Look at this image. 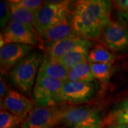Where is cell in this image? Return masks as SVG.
Listing matches in <instances>:
<instances>
[{"instance_id":"d6986e66","label":"cell","mask_w":128,"mask_h":128,"mask_svg":"<svg viewBox=\"0 0 128 128\" xmlns=\"http://www.w3.org/2000/svg\"><path fill=\"white\" fill-rule=\"evenodd\" d=\"M114 56L102 44H97L89 51L88 61L90 64H113Z\"/></svg>"},{"instance_id":"7402d4cb","label":"cell","mask_w":128,"mask_h":128,"mask_svg":"<svg viewBox=\"0 0 128 128\" xmlns=\"http://www.w3.org/2000/svg\"><path fill=\"white\" fill-rule=\"evenodd\" d=\"M9 2L17 7L26 9L34 13H36L45 3L41 0H12Z\"/></svg>"},{"instance_id":"7c38bea8","label":"cell","mask_w":128,"mask_h":128,"mask_svg":"<svg viewBox=\"0 0 128 128\" xmlns=\"http://www.w3.org/2000/svg\"><path fill=\"white\" fill-rule=\"evenodd\" d=\"M92 44L90 40L75 35L60 41L46 44L45 46V56L50 58H58L66 55L79 46Z\"/></svg>"},{"instance_id":"4316f807","label":"cell","mask_w":128,"mask_h":128,"mask_svg":"<svg viewBox=\"0 0 128 128\" xmlns=\"http://www.w3.org/2000/svg\"></svg>"},{"instance_id":"ba28073f","label":"cell","mask_w":128,"mask_h":128,"mask_svg":"<svg viewBox=\"0 0 128 128\" xmlns=\"http://www.w3.org/2000/svg\"><path fill=\"white\" fill-rule=\"evenodd\" d=\"M100 37L102 44L112 52L128 50V26L120 20L110 19Z\"/></svg>"},{"instance_id":"7a4b0ae2","label":"cell","mask_w":128,"mask_h":128,"mask_svg":"<svg viewBox=\"0 0 128 128\" xmlns=\"http://www.w3.org/2000/svg\"><path fill=\"white\" fill-rule=\"evenodd\" d=\"M43 60L41 54L32 52L9 71V80L18 91L25 96L32 97L38 70Z\"/></svg>"},{"instance_id":"e0dca14e","label":"cell","mask_w":128,"mask_h":128,"mask_svg":"<svg viewBox=\"0 0 128 128\" xmlns=\"http://www.w3.org/2000/svg\"><path fill=\"white\" fill-rule=\"evenodd\" d=\"M67 80L84 82H95L96 79L92 73L90 64L86 61L69 69Z\"/></svg>"},{"instance_id":"d4e9b609","label":"cell","mask_w":128,"mask_h":128,"mask_svg":"<svg viewBox=\"0 0 128 128\" xmlns=\"http://www.w3.org/2000/svg\"><path fill=\"white\" fill-rule=\"evenodd\" d=\"M10 90L9 89V86L6 82V75L1 73V78H0V100L1 102L3 101L5 96L7 95V93Z\"/></svg>"},{"instance_id":"4fadbf2b","label":"cell","mask_w":128,"mask_h":128,"mask_svg":"<svg viewBox=\"0 0 128 128\" xmlns=\"http://www.w3.org/2000/svg\"><path fill=\"white\" fill-rule=\"evenodd\" d=\"M77 35L74 31L72 25V21L68 16L62 19L58 23L39 36L40 39L46 44L60 41L65 38Z\"/></svg>"},{"instance_id":"44dd1931","label":"cell","mask_w":128,"mask_h":128,"mask_svg":"<svg viewBox=\"0 0 128 128\" xmlns=\"http://www.w3.org/2000/svg\"><path fill=\"white\" fill-rule=\"evenodd\" d=\"M24 119L10 113L6 110L0 112V128H19Z\"/></svg>"},{"instance_id":"30bf717a","label":"cell","mask_w":128,"mask_h":128,"mask_svg":"<svg viewBox=\"0 0 128 128\" xmlns=\"http://www.w3.org/2000/svg\"><path fill=\"white\" fill-rule=\"evenodd\" d=\"M34 47L20 44H8L0 49V68L1 73L6 75L28 56Z\"/></svg>"},{"instance_id":"cb8c5ba5","label":"cell","mask_w":128,"mask_h":128,"mask_svg":"<svg viewBox=\"0 0 128 128\" xmlns=\"http://www.w3.org/2000/svg\"><path fill=\"white\" fill-rule=\"evenodd\" d=\"M0 12H1V28L4 29L11 21L10 14V4L9 1L0 2Z\"/></svg>"},{"instance_id":"8992f818","label":"cell","mask_w":128,"mask_h":128,"mask_svg":"<svg viewBox=\"0 0 128 128\" xmlns=\"http://www.w3.org/2000/svg\"><path fill=\"white\" fill-rule=\"evenodd\" d=\"M66 106L35 107L21 125V128H54L63 123Z\"/></svg>"},{"instance_id":"9c48e42d","label":"cell","mask_w":128,"mask_h":128,"mask_svg":"<svg viewBox=\"0 0 128 128\" xmlns=\"http://www.w3.org/2000/svg\"><path fill=\"white\" fill-rule=\"evenodd\" d=\"M64 81L38 75L32 93V100L36 107L48 106L60 91Z\"/></svg>"},{"instance_id":"603a6c76","label":"cell","mask_w":128,"mask_h":128,"mask_svg":"<svg viewBox=\"0 0 128 128\" xmlns=\"http://www.w3.org/2000/svg\"><path fill=\"white\" fill-rule=\"evenodd\" d=\"M117 12L120 21L128 26V0H118L112 2Z\"/></svg>"},{"instance_id":"2e32d148","label":"cell","mask_w":128,"mask_h":128,"mask_svg":"<svg viewBox=\"0 0 128 128\" xmlns=\"http://www.w3.org/2000/svg\"><path fill=\"white\" fill-rule=\"evenodd\" d=\"M103 124L105 128L114 124H128V98L114 105L104 118Z\"/></svg>"},{"instance_id":"277c9868","label":"cell","mask_w":128,"mask_h":128,"mask_svg":"<svg viewBox=\"0 0 128 128\" xmlns=\"http://www.w3.org/2000/svg\"><path fill=\"white\" fill-rule=\"evenodd\" d=\"M70 1L47 2L36 13L35 29L38 36L70 15Z\"/></svg>"},{"instance_id":"6da1fadb","label":"cell","mask_w":128,"mask_h":128,"mask_svg":"<svg viewBox=\"0 0 128 128\" xmlns=\"http://www.w3.org/2000/svg\"><path fill=\"white\" fill-rule=\"evenodd\" d=\"M112 4L106 0L78 1L71 18L76 34L88 40L100 36L110 22Z\"/></svg>"},{"instance_id":"ffe728a7","label":"cell","mask_w":128,"mask_h":128,"mask_svg":"<svg viewBox=\"0 0 128 128\" xmlns=\"http://www.w3.org/2000/svg\"><path fill=\"white\" fill-rule=\"evenodd\" d=\"M92 73L96 80L105 88L110 82L112 71V64H90Z\"/></svg>"},{"instance_id":"52a82bcc","label":"cell","mask_w":128,"mask_h":128,"mask_svg":"<svg viewBox=\"0 0 128 128\" xmlns=\"http://www.w3.org/2000/svg\"><path fill=\"white\" fill-rule=\"evenodd\" d=\"M1 47L8 44H20L33 47L43 44L36 32L22 24L10 21L0 35Z\"/></svg>"},{"instance_id":"484cf974","label":"cell","mask_w":128,"mask_h":128,"mask_svg":"<svg viewBox=\"0 0 128 128\" xmlns=\"http://www.w3.org/2000/svg\"><path fill=\"white\" fill-rule=\"evenodd\" d=\"M107 128H128V124H114L109 126Z\"/></svg>"},{"instance_id":"9a60e30c","label":"cell","mask_w":128,"mask_h":128,"mask_svg":"<svg viewBox=\"0 0 128 128\" xmlns=\"http://www.w3.org/2000/svg\"><path fill=\"white\" fill-rule=\"evenodd\" d=\"M91 46L92 44L79 46L66 55L54 59L69 70L79 64L88 61V56Z\"/></svg>"},{"instance_id":"5b68a950","label":"cell","mask_w":128,"mask_h":128,"mask_svg":"<svg viewBox=\"0 0 128 128\" xmlns=\"http://www.w3.org/2000/svg\"><path fill=\"white\" fill-rule=\"evenodd\" d=\"M63 123L70 128H105L99 112L88 106H66Z\"/></svg>"},{"instance_id":"5bb4252c","label":"cell","mask_w":128,"mask_h":128,"mask_svg":"<svg viewBox=\"0 0 128 128\" xmlns=\"http://www.w3.org/2000/svg\"><path fill=\"white\" fill-rule=\"evenodd\" d=\"M68 70L54 58H45L39 68L38 75L66 82L68 80Z\"/></svg>"},{"instance_id":"8fae6325","label":"cell","mask_w":128,"mask_h":128,"mask_svg":"<svg viewBox=\"0 0 128 128\" xmlns=\"http://www.w3.org/2000/svg\"><path fill=\"white\" fill-rule=\"evenodd\" d=\"M33 100L16 90H10L1 102V110L26 119L34 108Z\"/></svg>"},{"instance_id":"ac0fdd59","label":"cell","mask_w":128,"mask_h":128,"mask_svg":"<svg viewBox=\"0 0 128 128\" xmlns=\"http://www.w3.org/2000/svg\"><path fill=\"white\" fill-rule=\"evenodd\" d=\"M10 14L11 21H14L27 26L32 31L36 32L35 29V17L36 13L26 9L17 7L10 2ZM37 33V32H36Z\"/></svg>"},{"instance_id":"3957f363","label":"cell","mask_w":128,"mask_h":128,"mask_svg":"<svg viewBox=\"0 0 128 128\" xmlns=\"http://www.w3.org/2000/svg\"><path fill=\"white\" fill-rule=\"evenodd\" d=\"M96 92V86L94 82L67 80L64 82L50 105L73 106L82 104L91 100Z\"/></svg>"}]
</instances>
